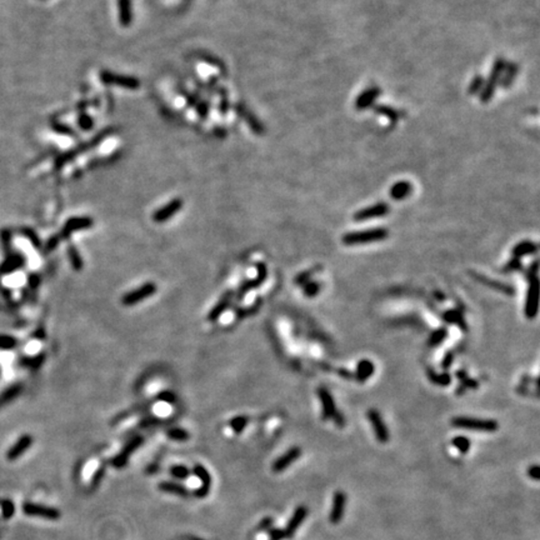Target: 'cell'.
<instances>
[{
    "mask_svg": "<svg viewBox=\"0 0 540 540\" xmlns=\"http://www.w3.org/2000/svg\"><path fill=\"white\" fill-rule=\"evenodd\" d=\"M389 237V231L386 228H373L365 229L360 231H351L343 235V244L349 246L364 245L370 243L382 242Z\"/></svg>",
    "mask_w": 540,
    "mask_h": 540,
    "instance_id": "1",
    "label": "cell"
},
{
    "mask_svg": "<svg viewBox=\"0 0 540 540\" xmlns=\"http://www.w3.org/2000/svg\"><path fill=\"white\" fill-rule=\"evenodd\" d=\"M505 65H506V60H505V58H503V56H498V58L495 59L493 69H491L490 74H489L488 79L485 80L484 83V88H483V90L480 91V94H479V99H480V102H482L483 104H488V103H490V100L493 99L496 88H498V85L500 84V79H502Z\"/></svg>",
    "mask_w": 540,
    "mask_h": 540,
    "instance_id": "2",
    "label": "cell"
},
{
    "mask_svg": "<svg viewBox=\"0 0 540 540\" xmlns=\"http://www.w3.org/2000/svg\"><path fill=\"white\" fill-rule=\"evenodd\" d=\"M452 425L460 429L473 430L480 433H494L498 430L499 424L493 419H479L471 417H455L453 418Z\"/></svg>",
    "mask_w": 540,
    "mask_h": 540,
    "instance_id": "3",
    "label": "cell"
},
{
    "mask_svg": "<svg viewBox=\"0 0 540 540\" xmlns=\"http://www.w3.org/2000/svg\"><path fill=\"white\" fill-rule=\"evenodd\" d=\"M155 293H157V285L153 281H149V283L138 286L137 289L132 290V292L126 293L122 298V303L125 307H134L137 304L145 300V299L153 296Z\"/></svg>",
    "mask_w": 540,
    "mask_h": 540,
    "instance_id": "4",
    "label": "cell"
},
{
    "mask_svg": "<svg viewBox=\"0 0 540 540\" xmlns=\"http://www.w3.org/2000/svg\"><path fill=\"white\" fill-rule=\"evenodd\" d=\"M529 281L528 293H526V300L524 313L528 319H533L538 314V307H539V279L538 277L533 278Z\"/></svg>",
    "mask_w": 540,
    "mask_h": 540,
    "instance_id": "5",
    "label": "cell"
},
{
    "mask_svg": "<svg viewBox=\"0 0 540 540\" xmlns=\"http://www.w3.org/2000/svg\"><path fill=\"white\" fill-rule=\"evenodd\" d=\"M100 79L104 84L118 85L122 88L126 89H138L140 87V83L137 78L126 75H118V74L111 73V71H102L100 73Z\"/></svg>",
    "mask_w": 540,
    "mask_h": 540,
    "instance_id": "6",
    "label": "cell"
},
{
    "mask_svg": "<svg viewBox=\"0 0 540 540\" xmlns=\"http://www.w3.org/2000/svg\"><path fill=\"white\" fill-rule=\"evenodd\" d=\"M389 211H390L389 205L382 202L370 205V207L363 208L354 214L353 218L355 222H365V220H370L374 219V218H383V216L388 215Z\"/></svg>",
    "mask_w": 540,
    "mask_h": 540,
    "instance_id": "7",
    "label": "cell"
},
{
    "mask_svg": "<svg viewBox=\"0 0 540 540\" xmlns=\"http://www.w3.org/2000/svg\"><path fill=\"white\" fill-rule=\"evenodd\" d=\"M23 511L29 517H40L48 520H58L62 514L58 509L45 506V505L34 504V503H25L23 505Z\"/></svg>",
    "mask_w": 540,
    "mask_h": 540,
    "instance_id": "8",
    "label": "cell"
},
{
    "mask_svg": "<svg viewBox=\"0 0 540 540\" xmlns=\"http://www.w3.org/2000/svg\"><path fill=\"white\" fill-rule=\"evenodd\" d=\"M368 419L370 421V424L373 425L374 434L377 436V440L382 444L388 443L389 440V432L386 428L385 423L383 420V417L380 415V413L378 412L377 409H369L368 413Z\"/></svg>",
    "mask_w": 540,
    "mask_h": 540,
    "instance_id": "9",
    "label": "cell"
},
{
    "mask_svg": "<svg viewBox=\"0 0 540 540\" xmlns=\"http://www.w3.org/2000/svg\"><path fill=\"white\" fill-rule=\"evenodd\" d=\"M380 95H382V89H380L379 87H375V85H373V87H368V88L364 89V90L356 97L354 106H355L356 110L359 111L366 110V109L371 108V106L374 105L375 100H377Z\"/></svg>",
    "mask_w": 540,
    "mask_h": 540,
    "instance_id": "10",
    "label": "cell"
},
{
    "mask_svg": "<svg viewBox=\"0 0 540 540\" xmlns=\"http://www.w3.org/2000/svg\"><path fill=\"white\" fill-rule=\"evenodd\" d=\"M181 208H183V199H173L172 202L165 204L163 208L158 209V210L153 214V220L155 223H158V224L168 222V220L172 219L173 216L181 210Z\"/></svg>",
    "mask_w": 540,
    "mask_h": 540,
    "instance_id": "11",
    "label": "cell"
},
{
    "mask_svg": "<svg viewBox=\"0 0 540 540\" xmlns=\"http://www.w3.org/2000/svg\"><path fill=\"white\" fill-rule=\"evenodd\" d=\"M318 397L320 399L321 403V418L323 420H328V419H333L334 415L336 414L338 409L335 406V401L333 399V395L330 394V391L328 390L324 386H320L318 389Z\"/></svg>",
    "mask_w": 540,
    "mask_h": 540,
    "instance_id": "12",
    "label": "cell"
},
{
    "mask_svg": "<svg viewBox=\"0 0 540 540\" xmlns=\"http://www.w3.org/2000/svg\"><path fill=\"white\" fill-rule=\"evenodd\" d=\"M235 110H237L239 117H242L243 119L245 120V123L250 126L251 132L254 133V134L263 135L264 133H265V128H264V125L261 124V122H260V120L258 119V118L255 117L250 110H248V108H246L245 105L238 104V105L235 106Z\"/></svg>",
    "mask_w": 540,
    "mask_h": 540,
    "instance_id": "13",
    "label": "cell"
},
{
    "mask_svg": "<svg viewBox=\"0 0 540 540\" xmlns=\"http://www.w3.org/2000/svg\"><path fill=\"white\" fill-rule=\"evenodd\" d=\"M144 439L141 438V436H137V438L132 439L130 441H128L126 443L125 447L123 448V450L118 454L117 456H115L114 459H113V465L117 468H123L125 467L126 463H128V459H129V455H132L133 453H134L135 449H138V448L140 447L141 444H143Z\"/></svg>",
    "mask_w": 540,
    "mask_h": 540,
    "instance_id": "14",
    "label": "cell"
},
{
    "mask_svg": "<svg viewBox=\"0 0 540 540\" xmlns=\"http://www.w3.org/2000/svg\"><path fill=\"white\" fill-rule=\"evenodd\" d=\"M300 455H301L300 448L298 447L290 448L288 452L284 453L283 455L279 456V458L273 463V470H274L275 473H281V471H284L286 468L290 467V465H292Z\"/></svg>",
    "mask_w": 540,
    "mask_h": 540,
    "instance_id": "15",
    "label": "cell"
},
{
    "mask_svg": "<svg viewBox=\"0 0 540 540\" xmlns=\"http://www.w3.org/2000/svg\"><path fill=\"white\" fill-rule=\"evenodd\" d=\"M257 268H258L257 277H255L253 280L245 281V283L240 286L239 293H238V296H239V298H243L246 293L250 292L251 289H255V288L260 286L264 281H265L266 275H268V269H266V265L264 263H259L257 264Z\"/></svg>",
    "mask_w": 540,
    "mask_h": 540,
    "instance_id": "16",
    "label": "cell"
},
{
    "mask_svg": "<svg viewBox=\"0 0 540 540\" xmlns=\"http://www.w3.org/2000/svg\"><path fill=\"white\" fill-rule=\"evenodd\" d=\"M193 471L194 474L200 479V482H202V487L198 488L194 494H195L198 498H205V496L209 494V491H210L211 475L209 474V471H208V470L200 464H196L195 467H194Z\"/></svg>",
    "mask_w": 540,
    "mask_h": 540,
    "instance_id": "17",
    "label": "cell"
},
{
    "mask_svg": "<svg viewBox=\"0 0 540 540\" xmlns=\"http://www.w3.org/2000/svg\"><path fill=\"white\" fill-rule=\"evenodd\" d=\"M345 503H347V496L343 491H336L334 495L333 500V508H331V513H330V522L333 524H339L342 522L343 515H344L345 510Z\"/></svg>",
    "mask_w": 540,
    "mask_h": 540,
    "instance_id": "18",
    "label": "cell"
},
{
    "mask_svg": "<svg viewBox=\"0 0 540 540\" xmlns=\"http://www.w3.org/2000/svg\"><path fill=\"white\" fill-rule=\"evenodd\" d=\"M307 514H308V509L305 508V506H303V505H301V506H298V508L295 509L292 519L289 520V523H288L286 528L284 529L286 538H290V537H293V535H294L295 531L298 530L299 526L303 524L304 519L307 518Z\"/></svg>",
    "mask_w": 540,
    "mask_h": 540,
    "instance_id": "19",
    "label": "cell"
},
{
    "mask_svg": "<svg viewBox=\"0 0 540 540\" xmlns=\"http://www.w3.org/2000/svg\"><path fill=\"white\" fill-rule=\"evenodd\" d=\"M93 226V219L91 218H71L67 222V224L64 225L63 229V235L68 237L71 233L78 230H83V229H88Z\"/></svg>",
    "mask_w": 540,
    "mask_h": 540,
    "instance_id": "20",
    "label": "cell"
},
{
    "mask_svg": "<svg viewBox=\"0 0 540 540\" xmlns=\"http://www.w3.org/2000/svg\"><path fill=\"white\" fill-rule=\"evenodd\" d=\"M412 193H413L412 183H409V181L406 180L398 181V183H395V184L390 188V190H389V195H390V198L397 200V202L404 200V199L408 198Z\"/></svg>",
    "mask_w": 540,
    "mask_h": 540,
    "instance_id": "21",
    "label": "cell"
},
{
    "mask_svg": "<svg viewBox=\"0 0 540 540\" xmlns=\"http://www.w3.org/2000/svg\"><path fill=\"white\" fill-rule=\"evenodd\" d=\"M374 370H375V366H374L373 363L368 359H363L358 363V365H356V370H355V374H354V378L356 379V382L364 383L366 382L369 378L373 377Z\"/></svg>",
    "mask_w": 540,
    "mask_h": 540,
    "instance_id": "22",
    "label": "cell"
},
{
    "mask_svg": "<svg viewBox=\"0 0 540 540\" xmlns=\"http://www.w3.org/2000/svg\"><path fill=\"white\" fill-rule=\"evenodd\" d=\"M118 9H119V23L123 27H129L133 21L132 0H118Z\"/></svg>",
    "mask_w": 540,
    "mask_h": 540,
    "instance_id": "23",
    "label": "cell"
},
{
    "mask_svg": "<svg viewBox=\"0 0 540 540\" xmlns=\"http://www.w3.org/2000/svg\"><path fill=\"white\" fill-rule=\"evenodd\" d=\"M32 444H33L32 436H29V435H24V436H21V438L17 441V444H15L14 447L8 452V455L6 456H8L9 460H15V459H18L19 456L23 455L24 453H25V450H27Z\"/></svg>",
    "mask_w": 540,
    "mask_h": 540,
    "instance_id": "24",
    "label": "cell"
},
{
    "mask_svg": "<svg viewBox=\"0 0 540 540\" xmlns=\"http://www.w3.org/2000/svg\"><path fill=\"white\" fill-rule=\"evenodd\" d=\"M231 295H233V293H231V292L225 293V294L223 295V298L220 299L219 301H218V304H216L215 307H214L213 309L210 310V313H209V315H208V320H209V321H216L218 319L220 318V315H222L223 313L226 310V308L230 305Z\"/></svg>",
    "mask_w": 540,
    "mask_h": 540,
    "instance_id": "25",
    "label": "cell"
},
{
    "mask_svg": "<svg viewBox=\"0 0 540 540\" xmlns=\"http://www.w3.org/2000/svg\"><path fill=\"white\" fill-rule=\"evenodd\" d=\"M443 319L449 324H455L456 327L460 328L463 331H468V325L465 321L463 313L458 309H450L443 314Z\"/></svg>",
    "mask_w": 540,
    "mask_h": 540,
    "instance_id": "26",
    "label": "cell"
},
{
    "mask_svg": "<svg viewBox=\"0 0 540 540\" xmlns=\"http://www.w3.org/2000/svg\"><path fill=\"white\" fill-rule=\"evenodd\" d=\"M538 251V245L535 243L530 242V240H524V242L518 243L517 245L513 248V258H520L525 257V255L535 254Z\"/></svg>",
    "mask_w": 540,
    "mask_h": 540,
    "instance_id": "27",
    "label": "cell"
},
{
    "mask_svg": "<svg viewBox=\"0 0 540 540\" xmlns=\"http://www.w3.org/2000/svg\"><path fill=\"white\" fill-rule=\"evenodd\" d=\"M518 71H519V67H518L517 63H510V64L505 65L502 79H500V85H502L503 88L504 89L510 88L511 85H513L514 80H515V78H517Z\"/></svg>",
    "mask_w": 540,
    "mask_h": 540,
    "instance_id": "28",
    "label": "cell"
},
{
    "mask_svg": "<svg viewBox=\"0 0 540 540\" xmlns=\"http://www.w3.org/2000/svg\"><path fill=\"white\" fill-rule=\"evenodd\" d=\"M158 488L161 491H164V493L174 494V495H179V496L189 495V490H188L187 488H185L184 485H181L175 482H161Z\"/></svg>",
    "mask_w": 540,
    "mask_h": 540,
    "instance_id": "29",
    "label": "cell"
},
{
    "mask_svg": "<svg viewBox=\"0 0 540 540\" xmlns=\"http://www.w3.org/2000/svg\"><path fill=\"white\" fill-rule=\"evenodd\" d=\"M473 275H474V278H475L476 280L480 281V283H483L484 285L491 286V288H494V289L498 290V292L505 293V294H508V295H513L514 294L513 288H511V286H509V285H506V284L498 283V281H494L493 279H488V278L483 277V275H478V274H473Z\"/></svg>",
    "mask_w": 540,
    "mask_h": 540,
    "instance_id": "30",
    "label": "cell"
},
{
    "mask_svg": "<svg viewBox=\"0 0 540 540\" xmlns=\"http://www.w3.org/2000/svg\"><path fill=\"white\" fill-rule=\"evenodd\" d=\"M374 111H375L377 114L385 117L389 122H391V123H397V122H399L400 117H401L399 110H397V109L393 108V106L384 105V104L374 106Z\"/></svg>",
    "mask_w": 540,
    "mask_h": 540,
    "instance_id": "31",
    "label": "cell"
},
{
    "mask_svg": "<svg viewBox=\"0 0 540 540\" xmlns=\"http://www.w3.org/2000/svg\"><path fill=\"white\" fill-rule=\"evenodd\" d=\"M426 375H428V378H429L430 382H432L433 384H435V385L448 386L450 383H452V377H450V374H448V373L438 374V373H435V371L433 370L432 368L426 369Z\"/></svg>",
    "mask_w": 540,
    "mask_h": 540,
    "instance_id": "32",
    "label": "cell"
},
{
    "mask_svg": "<svg viewBox=\"0 0 540 540\" xmlns=\"http://www.w3.org/2000/svg\"><path fill=\"white\" fill-rule=\"evenodd\" d=\"M448 336V329L445 327H441V328H438L436 330H434L432 334H430L429 339H428V345H429L430 348H435L438 347V345H440L441 343L445 340V338Z\"/></svg>",
    "mask_w": 540,
    "mask_h": 540,
    "instance_id": "33",
    "label": "cell"
},
{
    "mask_svg": "<svg viewBox=\"0 0 540 540\" xmlns=\"http://www.w3.org/2000/svg\"><path fill=\"white\" fill-rule=\"evenodd\" d=\"M68 255H69L70 264L74 268V270L80 272V270L83 269V266H84V263H83V258L82 255H80L79 250H78L74 245H70L69 248H68Z\"/></svg>",
    "mask_w": 540,
    "mask_h": 540,
    "instance_id": "34",
    "label": "cell"
},
{
    "mask_svg": "<svg viewBox=\"0 0 540 540\" xmlns=\"http://www.w3.org/2000/svg\"><path fill=\"white\" fill-rule=\"evenodd\" d=\"M485 78L483 75H475L473 78V80L470 82L469 87H468V94L469 95H479L480 91L484 88Z\"/></svg>",
    "mask_w": 540,
    "mask_h": 540,
    "instance_id": "35",
    "label": "cell"
},
{
    "mask_svg": "<svg viewBox=\"0 0 540 540\" xmlns=\"http://www.w3.org/2000/svg\"><path fill=\"white\" fill-rule=\"evenodd\" d=\"M456 378L460 380L461 386H464V388L476 389L479 386L478 382H476V380H474V379H471V378L468 377V374H467V371H465V370L456 371Z\"/></svg>",
    "mask_w": 540,
    "mask_h": 540,
    "instance_id": "36",
    "label": "cell"
},
{
    "mask_svg": "<svg viewBox=\"0 0 540 540\" xmlns=\"http://www.w3.org/2000/svg\"><path fill=\"white\" fill-rule=\"evenodd\" d=\"M167 435L174 441H187L189 439V433L181 428H172L168 430Z\"/></svg>",
    "mask_w": 540,
    "mask_h": 540,
    "instance_id": "37",
    "label": "cell"
},
{
    "mask_svg": "<svg viewBox=\"0 0 540 540\" xmlns=\"http://www.w3.org/2000/svg\"><path fill=\"white\" fill-rule=\"evenodd\" d=\"M229 425L231 426V429L237 433V434H240L243 430L245 429V426L248 425V418L244 417V415L233 418V419L230 420V423H229Z\"/></svg>",
    "mask_w": 540,
    "mask_h": 540,
    "instance_id": "38",
    "label": "cell"
},
{
    "mask_svg": "<svg viewBox=\"0 0 540 540\" xmlns=\"http://www.w3.org/2000/svg\"><path fill=\"white\" fill-rule=\"evenodd\" d=\"M0 508H1V514H3L4 519H10L15 513V505L12 500L9 499H3L0 500Z\"/></svg>",
    "mask_w": 540,
    "mask_h": 540,
    "instance_id": "39",
    "label": "cell"
},
{
    "mask_svg": "<svg viewBox=\"0 0 540 540\" xmlns=\"http://www.w3.org/2000/svg\"><path fill=\"white\" fill-rule=\"evenodd\" d=\"M453 445H454L459 452L465 454V453H468V450H469L471 444H470V440L467 438V436L459 435V436H455V438L453 439Z\"/></svg>",
    "mask_w": 540,
    "mask_h": 540,
    "instance_id": "40",
    "label": "cell"
},
{
    "mask_svg": "<svg viewBox=\"0 0 540 540\" xmlns=\"http://www.w3.org/2000/svg\"><path fill=\"white\" fill-rule=\"evenodd\" d=\"M319 292H320V284L318 281L310 280L304 285V295L308 298H314L319 294Z\"/></svg>",
    "mask_w": 540,
    "mask_h": 540,
    "instance_id": "41",
    "label": "cell"
},
{
    "mask_svg": "<svg viewBox=\"0 0 540 540\" xmlns=\"http://www.w3.org/2000/svg\"><path fill=\"white\" fill-rule=\"evenodd\" d=\"M169 471L174 478L180 479V480L181 479H187L190 474V470L184 465H173Z\"/></svg>",
    "mask_w": 540,
    "mask_h": 540,
    "instance_id": "42",
    "label": "cell"
},
{
    "mask_svg": "<svg viewBox=\"0 0 540 540\" xmlns=\"http://www.w3.org/2000/svg\"><path fill=\"white\" fill-rule=\"evenodd\" d=\"M522 269V261L518 258H513L511 260H509L508 264L503 268V273H511V272H519Z\"/></svg>",
    "mask_w": 540,
    "mask_h": 540,
    "instance_id": "43",
    "label": "cell"
},
{
    "mask_svg": "<svg viewBox=\"0 0 540 540\" xmlns=\"http://www.w3.org/2000/svg\"><path fill=\"white\" fill-rule=\"evenodd\" d=\"M314 273H315V270H313V269L312 270H307V272L300 273L298 277L295 278V284H296V285H305L308 281H310V279H312Z\"/></svg>",
    "mask_w": 540,
    "mask_h": 540,
    "instance_id": "44",
    "label": "cell"
},
{
    "mask_svg": "<svg viewBox=\"0 0 540 540\" xmlns=\"http://www.w3.org/2000/svg\"><path fill=\"white\" fill-rule=\"evenodd\" d=\"M158 399L161 400V401H164V403L174 404L176 401V395L170 390H164L158 395Z\"/></svg>",
    "mask_w": 540,
    "mask_h": 540,
    "instance_id": "45",
    "label": "cell"
},
{
    "mask_svg": "<svg viewBox=\"0 0 540 540\" xmlns=\"http://www.w3.org/2000/svg\"><path fill=\"white\" fill-rule=\"evenodd\" d=\"M104 473H105V468L102 467V468H99V469H98L97 473L94 474L93 480H91V484H90L91 489H95V488H97L98 485L100 484V482H102V478H103V475H104Z\"/></svg>",
    "mask_w": 540,
    "mask_h": 540,
    "instance_id": "46",
    "label": "cell"
},
{
    "mask_svg": "<svg viewBox=\"0 0 540 540\" xmlns=\"http://www.w3.org/2000/svg\"><path fill=\"white\" fill-rule=\"evenodd\" d=\"M79 125L82 126L84 130H89V129L93 128V119H91L89 115L83 114L82 117L79 118Z\"/></svg>",
    "mask_w": 540,
    "mask_h": 540,
    "instance_id": "47",
    "label": "cell"
},
{
    "mask_svg": "<svg viewBox=\"0 0 540 540\" xmlns=\"http://www.w3.org/2000/svg\"><path fill=\"white\" fill-rule=\"evenodd\" d=\"M453 360H454V354L452 353V351H448L445 355H444L443 358V362H441V368L444 369V370H447V369H449L450 366L453 365Z\"/></svg>",
    "mask_w": 540,
    "mask_h": 540,
    "instance_id": "48",
    "label": "cell"
},
{
    "mask_svg": "<svg viewBox=\"0 0 540 540\" xmlns=\"http://www.w3.org/2000/svg\"><path fill=\"white\" fill-rule=\"evenodd\" d=\"M269 534H270V538H272L273 540H281L284 539L285 537V531L284 530H280V529H277V528H270L269 529Z\"/></svg>",
    "mask_w": 540,
    "mask_h": 540,
    "instance_id": "49",
    "label": "cell"
},
{
    "mask_svg": "<svg viewBox=\"0 0 540 540\" xmlns=\"http://www.w3.org/2000/svg\"><path fill=\"white\" fill-rule=\"evenodd\" d=\"M538 269H539V263H538L537 260H535L534 263L531 264L530 268L526 270V279H528V280H530V279H533V278L538 277Z\"/></svg>",
    "mask_w": 540,
    "mask_h": 540,
    "instance_id": "50",
    "label": "cell"
},
{
    "mask_svg": "<svg viewBox=\"0 0 540 540\" xmlns=\"http://www.w3.org/2000/svg\"><path fill=\"white\" fill-rule=\"evenodd\" d=\"M539 467L538 465H531V467L528 468V476H530L533 480H539Z\"/></svg>",
    "mask_w": 540,
    "mask_h": 540,
    "instance_id": "51",
    "label": "cell"
},
{
    "mask_svg": "<svg viewBox=\"0 0 540 540\" xmlns=\"http://www.w3.org/2000/svg\"><path fill=\"white\" fill-rule=\"evenodd\" d=\"M331 420H333L334 423H335V425H336V426H340V428H343V426L345 425V418H344V415H343L342 413L339 412V410H338V412H336V414L334 415L333 419H331Z\"/></svg>",
    "mask_w": 540,
    "mask_h": 540,
    "instance_id": "52",
    "label": "cell"
},
{
    "mask_svg": "<svg viewBox=\"0 0 540 540\" xmlns=\"http://www.w3.org/2000/svg\"><path fill=\"white\" fill-rule=\"evenodd\" d=\"M272 526H273L272 518H266V519H264L263 522H261V524H260V529H263V530H269Z\"/></svg>",
    "mask_w": 540,
    "mask_h": 540,
    "instance_id": "53",
    "label": "cell"
},
{
    "mask_svg": "<svg viewBox=\"0 0 540 540\" xmlns=\"http://www.w3.org/2000/svg\"><path fill=\"white\" fill-rule=\"evenodd\" d=\"M198 114L200 115V117H207L208 114V105L207 103H200V105L198 106Z\"/></svg>",
    "mask_w": 540,
    "mask_h": 540,
    "instance_id": "54",
    "label": "cell"
},
{
    "mask_svg": "<svg viewBox=\"0 0 540 540\" xmlns=\"http://www.w3.org/2000/svg\"><path fill=\"white\" fill-rule=\"evenodd\" d=\"M339 373L342 374L343 377H345V378H350V377H353V375H351L350 373H348V371H345V369H343V370H340V371H339Z\"/></svg>",
    "mask_w": 540,
    "mask_h": 540,
    "instance_id": "55",
    "label": "cell"
},
{
    "mask_svg": "<svg viewBox=\"0 0 540 540\" xmlns=\"http://www.w3.org/2000/svg\"><path fill=\"white\" fill-rule=\"evenodd\" d=\"M190 540H203V539H198V538H190Z\"/></svg>",
    "mask_w": 540,
    "mask_h": 540,
    "instance_id": "56",
    "label": "cell"
}]
</instances>
